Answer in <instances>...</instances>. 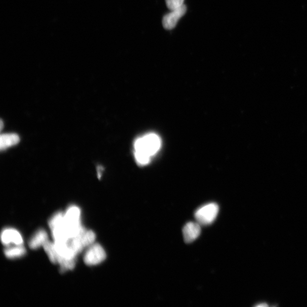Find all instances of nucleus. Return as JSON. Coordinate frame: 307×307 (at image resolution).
Instances as JSON below:
<instances>
[{
  "label": "nucleus",
  "instance_id": "obj_14",
  "mask_svg": "<svg viewBox=\"0 0 307 307\" xmlns=\"http://www.w3.org/2000/svg\"><path fill=\"white\" fill-rule=\"evenodd\" d=\"M58 263L61 267L62 271L67 270H72L76 265L75 258H67L58 255Z\"/></svg>",
  "mask_w": 307,
  "mask_h": 307
},
{
  "label": "nucleus",
  "instance_id": "obj_16",
  "mask_svg": "<svg viewBox=\"0 0 307 307\" xmlns=\"http://www.w3.org/2000/svg\"><path fill=\"white\" fill-rule=\"evenodd\" d=\"M256 306H257V307H262H262H266V306H268V305H265V304H262V305H257Z\"/></svg>",
  "mask_w": 307,
  "mask_h": 307
},
{
  "label": "nucleus",
  "instance_id": "obj_1",
  "mask_svg": "<svg viewBox=\"0 0 307 307\" xmlns=\"http://www.w3.org/2000/svg\"><path fill=\"white\" fill-rule=\"evenodd\" d=\"M161 139L154 133H149L136 139L135 142V155L136 162L145 165L157 153L161 147Z\"/></svg>",
  "mask_w": 307,
  "mask_h": 307
},
{
  "label": "nucleus",
  "instance_id": "obj_10",
  "mask_svg": "<svg viewBox=\"0 0 307 307\" xmlns=\"http://www.w3.org/2000/svg\"><path fill=\"white\" fill-rule=\"evenodd\" d=\"M4 253L6 257L14 259L21 257V256H24L26 254V249L22 245L9 246L4 250Z\"/></svg>",
  "mask_w": 307,
  "mask_h": 307
},
{
  "label": "nucleus",
  "instance_id": "obj_15",
  "mask_svg": "<svg viewBox=\"0 0 307 307\" xmlns=\"http://www.w3.org/2000/svg\"><path fill=\"white\" fill-rule=\"evenodd\" d=\"M185 0H166V5L170 11L181 8L184 5Z\"/></svg>",
  "mask_w": 307,
  "mask_h": 307
},
{
  "label": "nucleus",
  "instance_id": "obj_12",
  "mask_svg": "<svg viewBox=\"0 0 307 307\" xmlns=\"http://www.w3.org/2000/svg\"><path fill=\"white\" fill-rule=\"evenodd\" d=\"M65 226V214L62 212H58L50 219L49 226L51 230Z\"/></svg>",
  "mask_w": 307,
  "mask_h": 307
},
{
  "label": "nucleus",
  "instance_id": "obj_11",
  "mask_svg": "<svg viewBox=\"0 0 307 307\" xmlns=\"http://www.w3.org/2000/svg\"><path fill=\"white\" fill-rule=\"evenodd\" d=\"M43 247L48 255L50 261L53 263H58V253L56 251L54 242L52 243L48 241Z\"/></svg>",
  "mask_w": 307,
  "mask_h": 307
},
{
  "label": "nucleus",
  "instance_id": "obj_6",
  "mask_svg": "<svg viewBox=\"0 0 307 307\" xmlns=\"http://www.w3.org/2000/svg\"><path fill=\"white\" fill-rule=\"evenodd\" d=\"M1 238L3 244L6 246L22 245L23 239L21 234L14 229L8 228L3 230Z\"/></svg>",
  "mask_w": 307,
  "mask_h": 307
},
{
  "label": "nucleus",
  "instance_id": "obj_5",
  "mask_svg": "<svg viewBox=\"0 0 307 307\" xmlns=\"http://www.w3.org/2000/svg\"><path fill=\"white\" fill-rule=\"evenodd\" d=\"M81 210L78 206H69L65 213V226L68 231L81 225Z\"/></svg>",
  "mask_w": 307,
  "mask_h": 307
},
{
  "label": "nucleus",
  "instance_id": "obj_3",
  "mask_svg": "<svg viewBox=\"0 0 307 307\" xmlns=\"http://www.w3.org/2000/svg\"><path fill=\"white\" fill-rule=\"evenodd\" d=\"M106 256V253L102 247L99 243H93L86 250L84 261L89 266L97 265L104 261Z\"/></svg>",
  "mask_w": 307,
  "mask_h": 307
},
{
  "label": "nucleus",
  "instance_id": "obj_8",
  "mask_svg": "<svg viewBox=\"0 0 307 307\" xmlns=\"http://www.w3.org/2000/svg\"><path fill=\"white\" fill-rule=\"evenodd\" d=\"M48 241V236L46 232L43 229H40L32 236L30 239L29 245L31 249H36L39 247L43 246Z\"/></svg>",
  "mask_w": 307,
  "mask_h": 307
},
{
  "label": "nucleus",
  "instance_id": "obj_9",
  "mask_svg": "<svg viewBox=\"0 0 307 307\" xmlns=\"http://www.w3.org/2000/svg\"><path fill=\"white\" fill-rule=\"evenodd\" d=\"M19 137L16 134L2 135L0 137V149L5 150L10 147L15 146L19 142Z\"/></svg>",
  "mask_w": 307,
  "mask_h": 307
},
{
  "label": "nucleus",
  "instance_id": "obj_2",
  "mask_svg": "<svg viewBox=\"0 0 307 307\" xmlns=\"http://www.w3.org/2000/svg\"><path fill=\"white\" fill-rule=\"evenodd\" d=\"M219 207L216 203H209L199 208L195 213V218L199 224L207 225L214 222L218 215Z\"/></svg>",
  "mask_w": 307,
  "mask_h": 307
},
{
  "label": "nucleus",
  "instance_id": "obj_7",
  "mask_svg": "<svg viewBox=\"0 0 307 307\" xmlns=\"http://www.w3.org/2000/svg\"><path fill=\"white\" fill-rule=\"evenodd\" d=\"M201 233V227L197 222H189L186 223L183 229V237L186 243H191L199 238Z\"/></svg>",
  "mask_w": 307,
  "mask_h": 307
},
{
  "label": "nucleus",
  "instance_id": "obj_13",
  "mask_svg": "<svg viewBox=\"0 0 307 307\" xmlns=\"http://www.w3.org/2000/svg\"><path fill=\"white\" fill-rule=\"evenodd\" d=\"M81 239V241L84 248L89 247L94 243L96 235L92 230H86V232L81 236L77 237Z\"/></svg>",
  "mask_w": 307,
  "mask_h": 307
},
{
  "label": "nucleus",
  "instance_id": "obj_4",
  "mask_svg": "<svg viewBox=\"0 0 307 307\" xmlns=\"http://www.w3.org/2000/svg\"><path fill=\"white\" fill-rule=\"evenodd\" d=\"M187 7L183 5L181 8L172 11L163 17L162 24L163 28L167 30H171L174 28L178 23L179 20L186 14Z\"/></svg>",
  "mask_w": 307,
  "mask_h": 307
}]
</instances>
